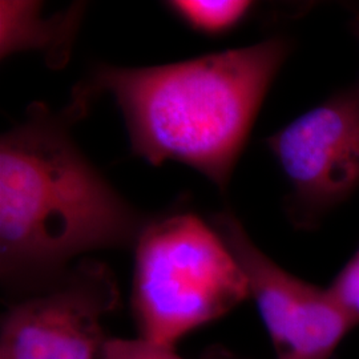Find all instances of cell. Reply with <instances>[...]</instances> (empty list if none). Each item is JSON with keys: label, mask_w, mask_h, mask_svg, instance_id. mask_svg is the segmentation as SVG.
<instances>
[{"label": "cell", "mask_w": 359, "mask_h": 359, "mask_svg": "<svg viewBox=\"0 0 359 359\" xmlns=\"http://www.w3.org/2000/svg\"><path fill=\"white\" fill-rule=\"evenodd\" d=\"M90 99L74 90L55 112L31 104L0 140V277L20 301L59 281L71 262L102 249L135 248L147 217L116 192L72 139Z\"/></svg>", "instance_id": "1"}, {"label": "cell", "mask_w": 359, "mask_h": 359, "mask_svg": "<svg viewBox=\"0 0 359 359\" xmlns=\"http://www.w3.org/2000/svg\"><path fill=\"white\" fill-rule=\"evenodd\" d=\"M290 46L268 39L172 65H99L77 88L114 96L132 152L151 165L179 161L225 192Z\"/></svg>", "instance_id": "2"}, {"label": "cell", "mask_w": 359, "mask_h": 359, "mask_svg": "<svg viewBox=\"0 0 359 359\" xmlns=\"http://www.w3.org/2000/svg\"><path fill=\"white\" fill-rule=\"evenodd\" d=\"M132 310L142 339L175 348L244 302V271L212 224L177 210L151 218L135 245Z\"/></svg>", "instance_id": "3"}, {"label": "cell", "mask_w": 359, "mask_h": 359, "mask_svg": "<svg viewBox=\"0 0 359 359\" xmlns=\"http://www.w3.org/2000/svg\"><path fill=\"white\" fill-rule=\"evenodd\" d=\"M107 265L84 259L38 294L13 302L1 318L0 359H100L103 320L118 305Z\"/></svg>", "instance_id": "4"}, {"label": "cell", "mask_w": 359, "mask_h": 359, "mask_svg": "<svg viewBox=\"0 0 359 359\" xmlns=\"http://www.w3.org/2000/svg\"><path fill=\"white\" fill-rule=\"evenodd\" d=\"M210 224L244 271L277 359H330L358 322L329 289L305 283L277 265L231 212L215 215Z\"/></svg>", "instance_id": "5"}, {"label": "cell", "mask_w": 359, "mask_h": 359, "mask_svg": "<svg viewBox=\"0 0 359 359\" xmlns=\"http://www.w3.org/2000/svg\"><path fill=\"white\" fill-rule=\"evenodd\" d=\"M292 187L290 217L306 225L359 187V84L266 139Z\"/></svg>", "instance_id": "6"}, {"label": "cell", "mask_w": 359, "mask_h": 359, "mask_svg": "<svg viewBox=\"0 0 359 359\" xmlns=\"http://www.w3.org/2000/svg\"><path fill=\"white\" fill-rule=\"evenodd\" d=\"M41 10L40 1H0V55L3 59L19 52L38 51L53 69L67 65L86 6L76 3L65 13L52 16H44Z\"/></svg>", "instance_id": "7"}, {"label": "cell", "mask_w": 359, "mask_h": 359, "mask_svg": "<svg viewBox=\"0 0 359 359\" xmlns=\"http://www.w3.org/2000/svg\"><path fill=\"white\" fill-rule=\"evenodd\" d=\"M167 7L187 27L204 35H221L238 26L252 8L243 0H173Z\"/></svg>", "instance_id": "8"}, {"label": "cell", "mask_w": 359, "mask_h": 359, "mask_svg": "<svg viewBox=\"0 0 359 359\" xmlns=\"http://www.w3.org/2000/svg\"><path fill=\"white\" fill-rule=\"evenodd\" d=\"M100 359H184L175 348L160 346L142 338L120 339L114 338L105 342ZM209 359H234L217 354Z\"/></svg>", "instance_id": "9"}, {"label": "cell", "mask_w": 359, "mask_h": 359, "mask_svg": "<svg viewBox=\"0 0 359 359\" xmlns=\"http://www.w3.org/2000/svg\"><path fill=\"white\" fill-rule=\"evenodd\" d=\"M337 302L359 323V250L329 287Z\"/></svg>", "instance_id": "10"}, {"label": "cell", "mask_w": 359, "mask_h": 359, "mask_svg": "<svg viewBox=\"0 0 359 359\" xmlns=\"http://www.w3.org/2000/svg\"><path fill=\"white\" fill-rule=\"evenodd\" d=\"M353 29H354V32H355V35H357V38L359 40V16H355V19H354Z\"/></svg>", "instance_id": "11"}]
</instances>
